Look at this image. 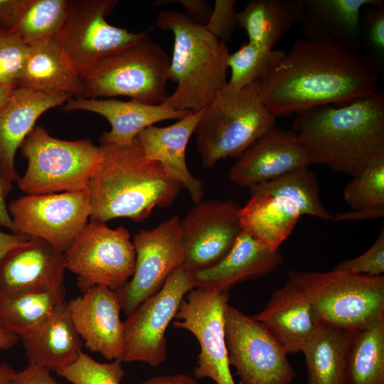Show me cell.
I'll list each match as a JSON object with an SVG mask.
<instances>
[{"label":"cell","instance_id":"1","mask_svg":"<svg viewBox=\"0 0 384 384\" xmlns=\"http://www.w3.org/2000/svg\"><path fill=\"white\" fill-rule=\"evenodd\" d=\"M380 80L361 53L331 41L304 38L267 70L257 88L277 118L324 105L350 104L377 92Z\"/></svg>","mask_w":384,"mask_h":384},{"label":"cell","instance_id":"2","mask_svg":"<svg viewBox=\"0 0 384 384\" xmlns=\"http://www.w3.org/2000/svg\"><path fill=\"white\" fill-rule=\"evenodd\" d=\"M292 131L311 164L354 176L384 157V93L295 114Z\"/></svg>","mask_w":384,"mask_h":384},{"label":"cell","instance_id":"3","mask_svg":"<svg viewBox=\"0 0 384 384\" xmlns=\"http://www.w3.org/2000/svg\"><path fill=\"white\" fill-rule=\"evenodd\" d=\"M100 146L102 160L87 188L90 221L127 218L140 222L155 208L167 207L176 199L182 186L145 156L136 139L128 145Z\"/></svg>","mask_w":384,"mask_h":384},{"label":"cell","instance_id":"4","mask_svg":"<svg viewBox=\"0 0 384 384\" xmlns=\"http://www.w3.org/2000/svg\"><path fill=\"white\" fill-rule=\"evenodd\" d=\"M156 26L174 34L169 80L176 88L165 103L192 112L204 110L228 83V44L178 11H161Z\"/></svg>","mask_w":384,"mask_h":384},{"label":"cell","instance_id":"5","mask_svg":"<svg viewBox=\"0 0 384 384\" xmlns=\"http://www.w3.org/2000/svg\"><path fill=\"white\" fill-rule=\"evenodd\" d=\"M275 121L260 97L257 82L241 89L226 85L205 109L196 129L203 165L210 168L220 160L240 157Z\"/></svg>","mask_w":384,"mask_h":384},{"label":"cell","instance_id":"6","mask_svg":"<svg viewBox=\"0 0 384 384\" xmlns=\"http://www.w3.org/2000/svg\"><path fill=\"white\" fill-rule=\"evenodd\" d=\"M171 58L149 34L100 60L81 74L87 98L125 96L156 105L166 102Z\"/></svg>","mask_w":384,"mask_h":384},{"label":"cell","instance_id":"7","mask_svg":"<svg viewBox=\"0 0 384 384\" xmlns=\"http://www.w3.org/2000/svg\"><path fill=\"white\" fill-rule=\"evenodd\" d=\"M20 148L28 166L18 185L28 195L86 191L102 160L101 146L90 139H58L40 126Z\"/></svg>","mask_w":384,"mask_h":384},{"label":"cell","instance_id":"8","mask_svg":"<svg viewBox=\"0 0 384 384\" xmlns=\"http://www.w3.org/2000/svg\"><path fill=\"white\" fill-rule=\"evenodd\" d=\"M289 282L312 304L322 324L353 331L384 313V276L294 270Z\"/></svg>","mask_w":384,"mask_h":384},{"label":"cell","instance_id":"9","mask_svg":"<svg viewBox=\"0 0 384 384\" xmlns=\"http://www.w3.org/2000/svg\"><path fill=\"white\" fill-rule=\"evenodd\" d=\"M66 270L82 292L97 285L117 291L132 277L136 252L123 226L89 221L64 252Z\"/></svg>","mask_w":384,"mask_h":384},{"label":"cell","instance_id":"10","mask_svg":"<svg viewBox=\"0 0 384 384\" xmlns=\"http://www.w3.org/2000/svg\"><path fill=\"white\" fill-rule=\"evenodd\" d=\"M193 274L183 265L176 269L160 290L141 303L124 324L122 362L158 366L167 358L166 331L181 302L195 287Z\"/></svg>","mask_w":384,"mask_h":384},{"label":"cell","instance_id":"11","mask_svg":"<svg viewBox=\"0 0 384 384\" xmlns=\"http://www.w3.org/2000/svg\"><path fill=\"white\" fill-rule=\"evenodd\" d=\"M224 332L228 363L240 384H289L294 379L296 372L287 353L252 316L228 304Z\"/></svg>","mask_w":384,"mask_h":384},{"label":"cell","instance_id":"12","mask_svg":"<svg viewBox=\"0 0 384 384\" xmlns=\"http://www.w3.org/2000/svg\"><path fill=\"white\" fill-rule=\"evenodd\" d=\"M117 3L116 0L68 1L58 38L80 75L100 60L136 43L152 29L134 33L110 24L106 17Z\"/></svg>","mask_w":384,"mask_h":384},{"label":"cell","instance_id":"13","mask_svg":"<svg viewBox=\"0 0 384 384\" xmlns=\"http://www.w3.org/2000/svg\"><path fill=\"white\" fill-rule=\"evenodd\" d=\"M14 233L39 238L65 252L88 223V191L26 195L8 206Z\"/></svg>","mask_w":384,"mask_h":384},{"label":"cell","instance_id":"14","mask_svg":"<svg viewBox=\"0 0 384 384\" xmlns=\"http://www.w3.org/2000/svg\"><path fill=\"white\" fill-rule=\"evenodd\" d=\"M229 292L197 287L183 299L173 326L190 331L201 351L193 375L208 378L216 384H235L230 370L225 340L224 314Z\"/></svg>","mask_w":384,"mask_h":384},{"label":"cell","instance_id":"15","mask_svg":"<svg viewBox=\"0 0 384 384\" xmlns=\"http://www.w3.org/2000/svg\"><path fill=\"white\" fill-rule=\"evenodd\" d=\"M180 221L178 216H173L154 228L141 230L134 235V271L130 279L116 291L127 316L156 294L168 277L183 265Z\"/></svg>","mask_w":384,"mask_h":384},{"label":"cell","instance_id":"16","mask_svg":"<svg viewBox=\"0 0 384 384\" xmlns=\"http://www.w3.org/2000/svg\"><path fill=\"white\" fill-rule=\"evenodd\" d=\"M240 208L233 201H201L181 220L183 266L191 273L215 265L228 253L242 231Z\"/></svg>","mask_w":384,"mask_h":384},{"label":"cell","instance_id":"17","mask_svg":"<svg viewBox=\"0 0 384 384\" xmlns=\"http://www.w3.org/2000/svg\"><path fill=\"white\" fill-rule=\"evenodd\" d=\"M73 325L85 348L107 361L121 360L124 324L116 291L102 285L87 289L68 302Z\"/></svg>","mask_w":384,"mask_h":384},{"label":"cell","instance_id":"18","mask_svg":"<svg viewBox=\"0 0 384 384\" xmlns=\"http://www.w3.org/2000/svg\"><path fill=\"white\" fill-rule=\"evenodd\" d=\"M310 164L292 129L274 125L238 158L229 171V178L240 186L250 188Z\"/></svg>","mask_w":384,"mask_h":384},{"label":"cell","instance_id":"19","mask_svg":"<svg viewBox=\"0 0 384 384\" xmlns=\"http://www.w3.org/2000/svg\"><path fill=\"white\" fill-rule=\"evenodd\" d=\"M64 252L39 238L8 252L0 260V297L63 286Z\"/></svg>","mask_w":384,"mask_h":384},{"label":"cell","instance_id":"20","mask_svg":"<svg viewBox=\"0 0 384 384\" xmlns=\"http://www.w3.org/2000/svg\"><path fill=\"white\" fill-rule=\"evenodd\" d=\"M65 112L83 110L105 117L111 129L104 132L100 139L102 144L128 145L144 129L168 119H180L191 111L176 110L166 103L148 105L136 100L72 97L63 107Z\"/></svg>","mask_w":384,"mask_h":384},{"label":"cell","instance_id":"21","mask_svg":"<svg viewBox=\"0 0 384 384\" xmlns=\"http://www.w3.org/2000/svg\"><path fill=\"white\" fill-rule=\"evenodd\" d=\"M73 97L65 93H50L16 87L0 108V175L15 181V155L35 127L38 117L50 108L65 104Z\"/></svg>","mask_w":384,"mask_h":384},{"label":"cell","instance_id":"22","mask_svg":"<svg viewBox=\"0 0 384 384\" xmlns=\"http://www.w3.org/2000/svg\"><path fill=\"white\" fill-rule=\"evenodd\" d=\"M252 316L287 354L302 352L322 324L306 297L288 280L274 291L263 310Z\"/></svg>","mask_w":384,"mask_h":384},{"label":"cell","instance_id":"23","mask_svg":"<svg viewBox=\"0 0 384 384\" xmlns=\"http://www.w3.org/2000/svg\"><path fill=\"white\" fill-rule=\"evenodd\" d=\"M205 109L191 112L169 126H150L136 137L145 156L159 162L171 178L187 190L195 204L202 201L203 186L190 172L186 153L189 139L196 132Z\"/></svg>","mask_w":384,"mask_h":384},{"label":"cell","instance_id":"24","mask_svg":"<svg viewBox=\"0 0 384 384\" xmlns=\"http://www.w3.org/2000/svg\"><path fill=\"white\" fill-rule=\"evenodd\" d=\"M283 261L279 249H270L242 230L220 262L192 274L197 287L228 292L238 283L274 272Z\"/></svg>","mask_w":384,"mask_h":384},{"label":"cell","instance_id":"25","mask_svg":"<svg viewBox=\"0 0 384 384\" xmlns=\"http://www.w3.org/2000/svg\"><path fill=\"white\" fill-rule=\"evenodd\" d=\"M382 0H299L298 21L305 38L328 41L358 52L361 14Z\"/></svg>","mask_w":384,"mask_h":384},{"label":"cell","instance_id":"26","mask_svg":"<svg viewBox=\"0 0 384 384\" xmlns=\"http://www.w3.org/2000/svg\"><path fill=\"white\" fill-rule=\"evenodd\" d=\"M16 87L86 97L81 75L58 36L28 46Z\"/></svg>","mask_w":384,"mask_h":384},{"label":"cell","instance_id":"27","mask_svg":"<svg viewBox=\"0 0 384 384\" xmlns=\"http://www.w3.org/2000/svg\"><path fill=\"white\" fill-rule=\"evenodd\" d=\"M22 340L28 364L51 372L56 373L73 364L82 352V341L73 325L65 299Z\"/></svg>","mask_w":384,"mask_h":384},{"label":"cell","instance_id":"28","mask_svg":"<svg viewBox=\"0 0 384 384\" xmlns=\"http://www.w3.org/2000/svg\"><path fill=\"white\" fill-rule=\"evenodd\" d=\"M301 216L293 204L265 195L252 196L239 210L242 230L272 250L279 249Z\"/></svg>","mask_w":384,"mask_h":384},{"label":"cell","instance_id":"29","mask_svg":"<svg viewBox=\"0 0 384 384\" xmlns=\"http://www.w3.org/2000/svg\"><path fill=\"white\" fill-rule=\"evenodd\" d=\"M352 331L321 324L304 346L306 384H346Z\"/></svg>","mask_w":384,"mask_h":384},{"label":"cell","instance_id":"30","mask_svg":"<svg viewBox=\"0 0 384 384\" xmlns=\"http://www.w3.org/2000/svg\"><path fill=\"white\" fill-rule=\"evenodd\" d=\"M299 0H252L238 13L248 41L274 49L298 21Z\"/></svg>","mask_w":384,"mask_h":384},{"label":"cell","instance_id":"31","mask_svg":"<svg viewBox=\"0 0 384 384\" xmlns=\"http://www.w3.org/2000/svg\"><path fill=\"white\" fill-rule=\"evenodd\" d=\"M346 384H384V313L352 331Z\"/></svg>","mask_w":384,"mask_h":384},{"label":"cell","instance_id":"32","mask_svg":"<svg viewBox=\"0 0 384 384\" xmlns=\"http://www.w3.org/2000/svg\"><path fill=\"white\" fill-rule=\"evenodd\" d=\"M63 286L0 297V326L21 339L32 333L65 299Z\"/></svg>","mask_w":384,"mask_h":384},{"label":"cell","instance_id":"33","mask_svg":"<svg viewBox=\"0 0 384 384\" xmlns=\"http://www.w3.org/2000/svg\"><path fill=\"white\" fill-rule=\"evenodd\" d=\"M249 188L252 196H270L289 202L298 208L302 215H307L325 220L334 219V215L321 203L319 181L308 167L294 170Z\"/></svg>","mask_w":384,"mask_h":384},{"label":"cell","instance_id":"34","mask_svg":"<svg viewBox=\"0 0 384 384\" xmlns=\"http://www.w3.org/2000/svg\"><path fill=\"white\" fill-rule=\"evenodd\" d=\"M67 0H31L10 31L27 46L57 36L63 25Z\"/></svg>","mask_w":384,"mask_h":384},{"label":"cell","instance_id":"35","mask_svg":"<svg viewBox=\"0 0 384 384\" xmlns=\"http://www.w3.org/2000/svg\"><path fill=\"white\" fill-rule=\"evenodd\" d=\"M285 53L250 41L242 44L235 52L230 53L228 58L227 65L231 75L227 87L241 89L255 84Z\"/></svg>","mask_w":384,"mask_h":384},{"label":"cell","instance_id":"36","mask_svg":"<svg viewBox=\"0 0 384 384\" xmlns=\"http://www.w3.org/2000/svg\"><path fill=\"white\" fill-rule=\"evenodd\" d=\"M343 198L353 210L384 206V157L353 176L345 187Z\"/></svg>","mask_w":384,"mask_h":384},{"label":"cell","instance_id":"37","mask_svg":"<svg viewBox=\"0 0 384 384\" xmlns=\"http://www.w3.org/2000/svg\"><path fill=\"white\" fill-rule=\"evenodd\" d=\"M360 44L361 54L376 71L384 78V4L363 8L361 14ZM360 48V49H361Z\"/></svg>","mask_w":384,"mask_h":384},{"label":"cell","instance_id":"38","mask_svg":"<svg viewBox=\"0 0 384 384\" xmlns=\"http://www.w3.org/2000/svg\"><path fill=\"white\" fill-rule=\"evenodd\" d=\"M122 363H100L82 352L73 364L56 373L72 384H120L125 374Z\"/></svg>","mask_w":384,"mask_h":384},{"label":"cell","instance_id":"39","mask_svg":"<svg viewBox=\"0 0 384 384\" xmlns=\"http://www.w3.org/2000/svg\"><path fill=\"white\" fill-rule=\"evenodd\" d=\"M28 48L10 31H0V85L16 87Z\"/></svg>","mask_w":384,"mask_h":384},{"label":"cell","instance_id":"40","mask_svg":"<svg viewBox=\"0 0 384 384\" xmlns=\"http://www.w3.org/2000/svg\"><path fill=\"white\" fill-rule=\"evenodd\" d=\"M333 270L358 275L382 276L384 272L383 226L376 240L366 252L356 258L339 262Z\"/></svg>","mask_w":384,"mask_h":384},{"label":"cell","instance_id":"41","mask_svg":"<svg viewBox=\"0 0 384 384\" xmlns=\"http://www.w3.org/2000/svg\"><path fill=\"white\" fill-rule=\"evenodd\" d=\"M235 0H215L206 29L220 41L228 43L238 26Z\"/></svg>","mask_w":384,"mask_h":384},{"label":"cell","instance_id":"42","mask_svg":"<svg viewBox=\"0 0 384 384\" xmlns=\"http://www.w3.org/2000/svg\"><path fill=\"white\" fill-rule=\"evenodd\" d=\"M31 0H0V31H10Z\"/></svg>","mask_w":384,"mask_h":384},{"label":"cell","instance_id":"43","mask_svg":"<svg viewBox=\"0 0 384 384\" xmlns=\"http://www.w3.org/2000/svg\"><path fill=\"white\" fill-rule=\"evenodd\" d=\"M13 380L15 384H59L51 371L33 364H28L21 371H15Z\"/></svg>","mask_w":384,"mask_h":384},{"label":"cell","instance_id":"44","mask_svg":"<svg viewBox=\"0 0 384 384\" xmlns=\"http://www.w3.org/2000/svg\"><path fill=\"white\" fill-rule=\"evenodd\" d=\"M181 4L184 9L183 14L195 23L206 26L212 12L210 4L204 0H166Z\"/></svg>","mask_w":384,"mask_h":384},{"label":"cell","instance_id":"45","mask_svg":"<svg viewBox=\"0 0 384 384\" xmlns=\"http://www.w3.org/2000/svg\"><path fill=\"white\" fill-rule=\"evenodd\" d=\"M12 183L0 175V226L14 233V223L6 203V198L13 188Z\"/></svg>","mask_w":384,"mask_h":384},{"label":"cell","instance_id":"46","mask_svg":"<svg viewBox=\"0 0 384 384\" xmlns=\"http://www.w3.org/2000/svg\"><path fill=\"white\" fill-rule=\"evenodd\" d=\"M384 206L370 208L361 210L337 213L334 216L336 221H359L383 218Z\"/></svg>","mask_w":384,"mask_h":384},{"label":"cell","instance_id":"47","mask_svg":"<svg viewBox=\"0 0 384 384\" xmlns=\"http://www.w3.org/2000/svg\"><path fill=\"white\" fill-rule=\"evenodd\" d=\"M140 384H199L191 376L179 373L176 375H159L149 378Z\"/></svg>","mask_w":384,"mask_h":384},{"label":"cell","instance_id":"48","mask_svg":"<svg viewBox=\"0 0 384 384\" xmlns=\"http://www.w3.org/2000/svg\"><path fill=\"white\" fill-rule=\"evenodd\" d=\"M28 239L22 235L0 231V260L8 252L26 243Z\"/></svg>","mask_w":384,"mask_h":384},{"label":"cell","instance_id":"49","mask_svg":"<svg viewBox=\"0 0 384 384\" xmlns=\"http://www.w3.org/2000/svg\"><path fill=\"white\" fill-rule=\"evenodd\" d=\"M18 337L0 326V349L6 350L13 347L18 341Z\"/></svg>","mask_w":384,"mask_h":384},{"label":"cell","instance_id":"50","mask_svg":"<svg viewBox=\"0 0 384 384\" xmlns=\"http://www.w3.org/2000/svg\"><path fill=\"white\" fill-rule=\"evenodd\" d=\"M15 371L8 363H0V384H15L13 380Z\"/></svg>","mask_w":384,"mask_h":384},{"label":"cell","instance_id":"51","mask_svg":"<svg viewBox=\"0 0 384 384\" xmlns=\"http://www.w3.org/2000/svg\"><path fill=\"white\" fill-rule=\"evenodd\" d=\"M15 88L0 85V108L6 102Z\"/></svg>","mask_w":384,"mask_h":384}]
</instances>
